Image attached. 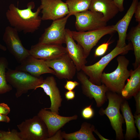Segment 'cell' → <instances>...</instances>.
Segmentation results:
<instances>
[{
    "label": "cell",
    "mask_w": 140,
    "mask_h": 140,
    "mask_svg": "<svg viewBox=\"0 0 140 140\" xmlns=\"http://www.w3.org/2000/svg\"><path fill=\"white\" fill-rule=\"evenodd\" d=\"M34 2L28 3L27 8L20 9L13 4H11L6 13V18L10 26L18 32L25 34L33 33L40 27L42 21L39 16L41 10L39 6L36 11L33 12L34 8Z\"/></svg>",
    "instance_id": "6da1fadb"
},
{
    "label": "cell",
    "mask_w": 140,
    "mask_h": 140,
    "mask_svg": "<svg viewBox=\"0 0 140 140\" xmlns=\"http://www.w3.org/2000/svg\"><path fill=\"white\" fill-rule=\"evenodd\" d=\"M118 65L116 68L110 73L103 72L101 76L102 83L104 84L108 90L121 94L126 81L130 77L131 70L128 67L129 61L123 55L117 58Z\"/></svg>",
    "instance_id": "7a4b0ae2"
},
{
    "label": "cell",
    "mask_w": 140,
    "mask_h": 140,
    "mask_svg": "<svg viewBox=\"0 0 140 140\" xmlns=\"http://www.w3.org/2000/svg\"><path fill=\"white\" fill-rule=\"evenodd\" d=\"M6 78L8 82L16 89L17 98L27 93L30 90L36 89L43 83L42 77H36L26 72L8 68L6 72Z\"/></svg>",
    "instance_id": "3957f363"
},
{
    "label": "cell",
    "mask_w": 140,
    "mask_h": 140,
    "mask_svg": "<svg viewBox=\"0 0 140 140\" xmlns=\"http://www.w3.org/2000/svg\"><path fill=\"white\" fill-rule=\"evenodd\" d=\"M108 104L104 109L101 108L100 114L106 115L109 120L111 125L115 131L116 139L122 140L124 139L122 128L124 118L120 112L121 104L123 99L121 94L108 90L106 93Z\"/></svg>",
    "instance_id": "277c9868"
},
{
    "label": "cell",
    "mask_w": 140,
    "mask_h": 140,
    "mask_svg": "<svg viewBox=\"0 0 140 140\" xmlns=\"http://www.w3.org/2000/svg\"><path fill=\"white\" fill-rule=\"evenodd\" d=\"M133 50L131 42L123 47L119 48L116 46L110 52L96 63L91 65H85L81 71L89 77L88 79L91 82L96 85H100L102 84L101 80V75L109 63L117 55H124L129 51Z\"/></svg>",
    "instance_id": "5b68a950"
},
{
    "label": "cell",
    "mask_w": 140,
    "mask_h": 140,
    "mask_svg": "<svg viewBox=\"0 0 140 140\" xmlns=\"http://www.w3.org/2000/svg\"><path fill=\"white\" fill-rule=\"evenodd\" d=\"M22 140H46L48 137L47 129L38 115L17 125Z\"/></svg>",
    "instance_id": "8992f818"
},
{
    "label": "cell",
    "mask_w": 140,
    "mask_h": 140,
    "mask_svg": "<svg viewBox=\"0 0 140 140\" xmlns=\"http://www.w3.org/2000/svg\"><path fill=\"white\" fill-rule=\"evenodd\" d=\"M113 25L96 30L85 32L71 31L72 37L82 47L87 58L92 49L103 36L115 32Z\"/></svg>",
    "instance_id": "52a82bcc"
},
{
    "label": "cell",
    "mask_w": 140,
    "mask_h": 140,
    "mask_svg": "<svg viewBox=\"0 0 140 140\" xmlns=\"http://www.w3.org/2000/svg\"><path fill=\"white\" fill-rule=\"evenodd\" d=\"M70 16L68 14L64 17L53 20L50 25L45 29L38 43L58 45L65 44V27Z\"/></svg>",
    "instance_id": "ba28073f"
},
{
    "label": "cell",
    "mask_w": 140,
    "mask_h": 140,
    "mask_svg": "<svg viewBox=\"0 0 140 140\" xmlns=\"http://www.w3.org/2000/svg\"><path fill=\"white\" fill-rule=\"evenodd\" d=\"M75 26L78 31L85 32L103 28L107 25V22L99 13L89 10L75 14Z\"/></svg>",
    "instance_id": "9c48e42d"
},
{
    "label": "cell",
    "mask_w": 140,
    "mask_h": 140,
    "mask_svg": "<svg viewBox=\"0 0 140 140\" xmlns=\"http://www.w3.org/2000/svg\"><path fill=\"white\" fill-rule=\"evenodd\" d=\"M76 74L77 79L81 84L83 94L90 99L94 98L97 107L101 106L107 100L106 93L108 90L107 88L103 84L98 85L91 82L81 70Z\"/></svg>",
    "instance_id": "30bf717a"
},
{
    "label": "cell",
    "mask_w": 140,
    "mask_h": 140,
    "mask_svg": "<svg viewBox=\"0 0 140 140\" xmlns=\"http://www.w3.org/2000/svg\"><path fill=\"white\" fill-rule=\"evenodd\" d=\"M18 32L13 27L7 26L5 29L3 39L9 51L18 62L20 63L30 54L29 50L22 44Z\"/></svg>",
    "instance_id": "8fae6325"
},
{
    "label": "cell",
    "mask_w": 140,
    "mask_h": 140,
    "mask_svg": "<svg viewBox=\"0 0 140 140\" xmlns=\"http://www.w3.org/2000/svg\"><path fill=\"white\" fill-rule=\"evenodd\" d=\"M46 64L53 69L55 75L59 79H72L77 71L76 66L69 55L66 53L60 57L44 60Z\"/></svg>",
    "instance_id": "7c38bea8"
},
{
    "label": "cell",
    "mask_w": 140,
    "mask_h": 140,
    "mask_svg": "<svg viewBox=\"0 0 140 140\" xmlns=\"http://www.w3.org/2000/svg\"><path fill=\"white\" fill-rule=\"evenodd\" d=\"M37 115L46 126L48 133V138L54 135L66 123L71 121L76 120L78 117L76 115L69 117L61 116L44 108L40 110Z\"/></svg>",
    "instance_id": "4fadbf2b"
},
{
    "label": "cell",
    "mask_w": 140,
    "mask_h": 140,
    "mask_svg": "<svg viewBox=\"0 0 140 140\" xmlns=\"http://www.w3.org/2000/svg\"><path fill=\"white\" fill-rule=\"evenodd\" d=\"M39 7L43 20H54L64 17L69 13L66 3L62 0H41Z\"/></svg>",
    "instance_id": "5bb4252c"
},
{
    "label": "cell",
    "mask_w": 140,
    "mask_h": 140,
    "mask_svg": "<svg viewBox=\"0 0 140 140\" xmlns=\"http://www.w3.org/2000/svg\"><path fill=\"white\" fill-rule=\"evenodd\" d=\"M29 52L34 57L44 60L56 59L67 53L65 47L62 45L38 43L32 45Z\"/></svg>",
    "instance_id": "9a60e30c"
},
{
    "label": "cell",
    "mask_w": 140,
    "mask_h": 140,
    "mask_svg": "<svg viewBox=\"0 0 140 140\" xmlns=\"http://www.w3.org/2000/svg\"><path fill=\"white\" fill-rule=\"evenodd\" d=\"M65 37L67 53L75 65L77 71H80L87 62L83 49L75 42L72 36L71 31L69 29H65Z\"/></svg>",
    "instance_id": "2e32d148"
},
{
    "label": "cell",
    "mask_w": 140,
    "mask_h": 140,
    "mask_svg": "<svg viewBox=\"0 0 140 140\" xmlns=\"http://www.w3.org/2000/svg\"><path fill=\"white\" fill-rule=\"evenodd\" d=\"M20 63L15 69L26 72L35 76L39 77L45 73L55 74L54 71L46 64L44 60L36 58L30 55Z\"/></svg>",
    "instance_id": "e0dca14e"
},
{
    "label": "cell",
    "mask_w": 140,
    "mask_h": 140,
    "mask_svg": "<svg viewBox=\"0 0 140 140\" xmlns=\"http://www.w3.org/2000/svg\"><path fill=\"white\" fill-rule=\"evenodd\" d=\"M39 88H42L50 99V107L44 108L59 114V108L61 106L62 99L54 78L52 76L47 77L44 80L42 84L37 87L36 89Z\"/></svg>",
    "instance_id": "ac0fdd59"
},
{
    "label": "cell",
    "mask_w": 140,
    "mask_h": 140,
    "mask_svg": "<svg viewBox=\"0 0 140 140\" xmlns=\"http://www.w3.org/2000/svg\"><path fill=\"white\" fill-rule=\"evenodd\" d=\"M139 0H132V3L123 17L113 25L114 29L118 34V39L116 46L119 48L125 47L127 32L129 25L134 14Z\"/></svg>",
    "instance_id": "d6986e66"
},
{
    "label": "cell",
    "mask_w": 140,
    "mask_h": 140,
    "mask_svg": "<svg viewBox=\"0 0 140 140\" xmlns=\"http://www.w3.org/2000/svg\"><path fill=\"white\" fill-rule=\"evenodd\" d=\"M89 10L100 13L107 22L119 11L114 0H91Z\"/></svg>",
    "instance_id": "ffe728a7"
},
{
    "label": "cell",
    "mask_w": 140,
    "mask_h": 140,
    "mask_svg": "<svg viewBox=\"0 0 140 140\" xmlns=\"http://www.w3.org/2000/svg\"><path fill=\"white\" fill-rule=\"evenodd\" d=\"M131 70L130 78L121 92L123 99L134 96L140 91V65L134 70Z\"/></svg>",
    "instance_id": "44dd1931"
},
{
    "label": "cell",
    "mask_w": 140,
    "mask_h": 140,
    "mask_svg": "<svg viewBox=\"0 0 140 140\" xmlns=\"http://www.w3.org/2000/svg\"><path fill=\"white\" fill-rule=\"evenodd\" d=\"M120 109L126 125L125 139L127 140H131L137 137L139 135L137 132L135 125L134 117L128 103L127 101L123 100L121 104Z\"/></svg>",
    "instance_id": "7402d4cb"
},
{
    "label": "cell",
    "mask_w": 140,
    "mask_h": 140,
    "mask_svg": "<svg viewBox=\"0 0 140 140\" xmlns=\"http://www.w3.org/2000/svg\"><path fill=\"white\" fill-rule=\"evenodd\" d=\"M95 129L93 125L85 122L82 124L78 131L69 134L63 131L61 132V136L66 140H96L93 134Z\"/></svg>",
    "instance_id": "603a6c76"
},
{
    "label": "cell",
    "mask_w": 140,
    "mask_h": 140,
    "mask_svg": "<svg viewBox=\"0 0 140 140\" xmlns=\"http://www.w3.org/2000/svg\"><path fill=\"white\" fill-rule=\"evenodd\" d=\"M127 39L131 41L133 46L135 57L133 65L135 69L140 65V23L131 29L127 34Z\"/></svg>",
    "instance_id": "cb8c5ba5"
},
{
    "label": "cell",
    "mask_w": 140,
    "mask_h": 140,
    "mask_svg": "<svg viewBox=\"0 0 140 140\" xmlns=\"http://www.w3.org/2000/svg\"><path fill=\"white\" fill-rule=\"evenodd\" d=\"M91 0H66L70 16L75 14L89 10Z\"/></svg>",
    "instance_id": "d4e9b609"
},
{
    "label": "cell",
    "mask_w": 140,
    "mask_h": 140,
    "mask_svg": "<svg viewBox=\"0 0 140 140\" xmlns=\"http://www.w3.org/2000/svg\"><path fill=\"white\" fill-rule=\"evenodd\" d=\"M8 63L5 57L0 58V94L9 92L12 89V87L7 83L6 78V70L8 68Z\"/></svg>",
    "instance_id": "484cf974"
},
{
    "label": "cell",
    "mask_w": 140,
    "mask_h": 140,
    "mask_svg": "<svg viewBox=\"0 0 140 140\" xmlns=\"http://www.w3.org/2000/svg\"><path fill=\"white\" fill-rule=\"evenodd\" d=\"M2 136L0 140H22L19 132L15 129L8 131H0Z\"/></svg>",
    "instance_id": "4316f807"
},
{
    "label": "cell",
    "mask_w": 140,
    "mask_h": 140,
    "mask_svg": "<svg viewBox=\"0 0 140 140\" xmlns=\"http://www.w3.org/2000/svg\"><path fill=\"white\" fill-rule=\"evenodd\" d=\"M81 114L84 119H88L92 118L94 115V111L90 105L84 108L82 111Z\"/></svg>",
    "instance_id": "83f0119b"
},
{
    "label": "cell",
    "mask_w": 140,
    "mask_h": 140,
    "mask_svg": "<svg viewBox=\"0 0 140 140\" xmlns=\"http://www.w3.org/2000/svg\"><path fill=\"white\" fill-rule=\"evenodd\" d=\"M110 43L107 42L103 43L99 46L95 50L94 55L95 57L103 55L106 52Z\"/></svg>",
    "instance_id": "f1b7e54d"
},
{
    "label": "cell",
    "mask_w": 140,
    "mask_h": 140,
    "mask_svg": "<svg viewBox=\"0 0 140 140\" xmlns=\"http://www.w3.org/2000/svg\"><path fill=\"white\" fill-rule=\"evenodd\" d=\"M79 85V83L76 81H73L69 80L66 81L64 87L68 90H72Z\"/></svg>",
    "instance_id": "f546056e"
},
{
    "label": "cell",
    "mask_w": 140,
    "mask_h": 140,
    "mask_svg": "<svg viewBox=\"0 0 140 140\" xmlns=\"http://www.w3.org/2000/svg\"><path fill=\"white\" fill-rule=\"evenodd\" d=\"M10 111V108L7 104L4 103H0V114L7 115Z\"/></svg>",
    "instance_id": "4dcf8cb0"
},
{
    "label": "cell",
    "mask_w": 140,
    "mask_h": 140,
    "mask_svg": "<svg viewBox=\"0 0 140 140\" xmlns=\"http://www.w3.org/2000/svg\"><path fill=\"white\" fill-rule=\"evenodd\" d=\"M136 102V114L140 113V91L134 96Z\"/></svg>",
    "instance_id": "1f68e13d"
},
{
    "label": "cell",
    "mask_w": 140,
    "mask_h": 140,
    "mask_svg": "<svg viewBox=\"0 0 140 140\" xmlns=\"http://www.w3.org/2000/svg\"><path fill=\"white\" fill-rule=\"evenodd\" d=\"M66 99L67 101L73 99L75 96V92L73 90H68L65 94Z\"/></svg>",
    "instance_id": "d6a6232c"
},
{
    "label": "cell",
    "mask_w": 140,
    "mask_h": 140,
    "mask_svg": "<svg viewBox=\"0 0 140 140\" xmlns=\"http://www.w3.org/2000/svg\"><path fill=\"white\" fill-rule=\"evenodd\" d=\"M136 22L140 23V3L139 2L136 8L134 13Z\"/></svg>",
    "instance_id": "836d02e7"
},
{
    "label": "cell",
    "mask_w": 140,
    "mask_h": 140,
    "mask_svg": "<svg viewBox=\"0 0 140 140\" xmlns=\"http://www.w3.org/2000/svg\"><path fill=\"white\" fill-rule=\"evenodd\" d=\"M124 0H114V2L119 11L123 12L124 10L123 3Z\"/></svg>",
    "instance_id": "e575fe53"
},
{
    "label": "cell",
    "mask_w": 140,
    "mask_h": 140,
    "mask_svg": "<svg viewBox=\"0 0 140 140\" xmlns=\"http://www.w3.org/2000/svg\"><path fill=\"white\" fill-rule=\"evenodd\" d=\"M135 118L134 122L138 130L139 135H140V114H138L135 113L134 116Z\"/></svg>",
    "instance_id": "d590c367"
},
{
    "label": "cell",
    "mask_w": 140,
    "mask_h": 140,
    "mask_svg": "<svg viewBox=\"0 0 140 140\" xmlns=\"http://www.w3.org/2000/svg\"><path fill=\"white\" fill-rule=\"evenodd\" d=\"M10 118L7 115L0 114V122L8 123L10 122Z\"/></svg>",
    "instance_id": "8d00e7d4"
},
{
    "label": "cell",
    "mask_w": 140,
    "mask_h": 140,
    "mask_svg": "<svg viewBox=\"0 0 140 140\" xmlns=\"http://www.w3.org/2000/svg\"><path fill=\"white\" fill-rule=\"evenodd\" d=\"M94 132L98 136L100 139L101 140H108L109 139H106L101 134L98 132L97 130H95Z\"/></svg>",
    "instance_id": "74e56055"
},
{
    "label": "cell",
    "mask_w": 140,
    "mask_h": 140,
    "mask_svg": "<svg viewBox=\"0 0 140 140\" xmlns=\"http://www.w3.org/2000/svg\"><path fill=\"white\" fill-rule=\"evenodd\" d=\"M0 49L4 51H5L7 49V48L4 46L0 44Z\"/></svg>",
    "instance_id": "f35d334b"
},
{
    "label": "cell",
    "mask_w": 140,
    "mask_h": 140,
    "mask_svg": "<svg viewBox=\"0 0 140 140\" xmlns=\"http://www.w3.org/2000/svg\"><path fill=\"white\" fill-rule=\"evenodd\" d=\"M2 136V134L0 132V137L1 136Z\"/></svg>",
    "instance_id": "ab89813d"
}]
</instances>
